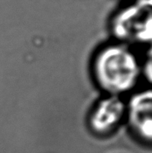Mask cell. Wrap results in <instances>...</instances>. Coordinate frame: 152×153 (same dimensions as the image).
Segmentation results:
<instances>
[{
	"mask_svg": "<svg viewBox=\"0 0 152 153\" xmlns=\"http://www.w3.org/2000/svg\"><path fill=\"white\" fill-rule=\"evenodd\" d=\"M92 73L96 85L106 95L123 97L134 92L142 78V61L134 48L112 40L96 50Z\"/></svg>",
	"mask_w": 152,
	"mask_h": 153,
	"instance_id": "obj_1",
	"label": "cell"
},
{
	"mask_svg": "<svg viewBox=\"0 0 152 153\" xmlns=\"http://www.w3.org/2000/svg\"><path fill=\"white\" fill-rule=\"evenodd\" d=\"M108 30L113 40L131 47L152 44V0L121 3L109 18Z\"/></svg>",
	"mask_w": 152,
	"mask_h": 153,
	"instance_id": "obj_2",
	"label": "cell"
},
{
	"mask_svg": "<svg viewBox=\"0 0 152 153\" xmlns=\"http://www.w3.org/2000/svg\"><path fill=\"white\" fill-rule=\"evenodd\" d=\"M125 123L137 143L152 148V87L131 94L126 101Z\"/></svg>",
	"mask_w": 152,
	"mask_h": 153,
	"instance_id": "obj_3",
	"label": "cell"
},
{
	"mask_svg": "<svg viewBox=\"0 0 152 153\" xmlns=\"http://www.w3.org/2000/svg\"><path fill=\"white\" fill-rule=\"evenodd\" d=\"M126 101L122 97L106 95L94 105L88 116L91 132L97 137L112 134L125 122Z\"/></svg>",
	"mask_w": 152,
	"mask_h": 153,
	"instance_id": "obj_4",
	"label": "cell"
},
{
	"mask_svg": "<svg viewBox=\"0 0 152 153\" xmlns=\"http://www.w3.org/2000/svg\"><path fill=\"white\" fill-rule=\"evenodd\" d=\"M141 61L142 78L152 87V44L145 48V53Z\"/></svg>",
	"mask_w": 152,
	"mask_h": 153,
	"instance_id": "obj_5",
	"label": "cell"
},
{
	"mask_svg": "<svg viewBox=\"0 0 152 153\" xmlns=\"http://www.w3.org/2000/svg\"><path fill=\"white\" fill-rule=\"evenodd\" d=\"M121 3H123V2H127V1H130V0H119Z\"/></svg>",
	"mask_w": 152,
	"mask_h": 153,
	"instance_id": "obj_6",
	"label": "cell"
}]
</instances>
